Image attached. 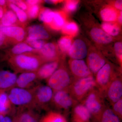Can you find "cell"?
Wrapping results in <instances>:
<instances>
[{"label":"cell","instance_id":"ffe728a7","mask_svg":"<svg viewBox=\"0 0 122 122\" xmlns=\"http://www.w3.org/2000/svg\"><path fill=\"white\" fill-rule=\"evenodd\" d=\"M90 35L94 41L99 44L107 45L114 41L113 38L98 27L92 28L90 32Z\"/></svg>","mask_w":122,"mask_h":122},{"label":"cell","instance_id":"7c38bea8","mask_svg":"<svg viewBox=\"0 0 122 122\" xmlns=\"http://www.w3.org/2000/svg\"><path fill=\"white\" fill-rule=\"evenodd\" d=\"M37 54L44 63L61 59V53L57 45L55 42L46 43Z\"/></svg>","mask_w":122,"mask_h":122},{"label":"cell","instance_id":"836d02e7","mask_svg":"<svg viewBox=\"0 0 122 122\" xmlns=\"http://www.w3.org/2000/svg\"><path fill=\"white\" fill-rule=\"evenodd\" d=\"M41 7V5H38L28 7L26 13L29 20H34L38 17Z\"/></svg>","mask_w":122,"mask_h":122},{"label":"cell","instance_id":"52a82bcc","mask_svg":"<svg viewBox=\"0 0 122 122\" xmlns=\"http://www.w3.org/2000/svg\"><path fill=\"white\" fill-rule=\"evenodd\" d=\"M52 102L57 109L69 111L79 103L74 98L68 90L54 92Z\"/></svg>","mask_w":122,"mask_h":122},{"label":"cell","instance_id":"4316f807","mask_svg":"<svg viewBox=\"0 0 122 122\" xmlns=\"http://www.w3.org/2000/svg\"><path fill=\"white\" fill-rule=\"evenodd\" d=\"M99 119L100 122H120V118L114 113L111 108L107 106Z\"/></svg>","mask_w":122,"mask_h":122},{"label":"cell","instance_id":"9a60e30c","mask_svg":"<svg viewBox=\"0 0 122 122\" xmlns=\"http://www.w3.org/2000/svg\"><path fill=\"white\" fill-rule=\"evenodd\" d=\"M62 62L60 59L44 63L36 71L38 79H48L59 68Z\"/></svg>","mask_w":122,"mask_h":122},{"label":"cell","instance_id":"8992f818","mask_svg":"<svg viewBox=\"0 0 122 122\" xmlns=\"http://www.w3.org/2000/svg\"><path fill=\"white\" fill-rule=\"evenodd\" d=\"M95 75L96 87L103 94L110 83L119 76L113 66L109 62H107Z\"/></svg>","mask_w":122,"mask_h":122},{"label":"cell","instance_id":"5b68a950","mask_svg":"<svg viewBox=\"0 0 122 122\" xmlns=\"http://www.w3.org/2000/svg\"><path fill=\"white\" fill-rule=\"evenodd\" d=\"M96 87L95 78L92 75L74 80L68 90L74 98L80 103L90 92Z\"/></svg>","mask_w":122,"mask_h":122},{"label":"cell","instance_id":"2e32d148","mask_svg":"<svg viewBox=\"0 0 122 122\" xmlns=\"http://www.w3.org/2000/svg\"><path fill=\"white\" fill-rule=\"evenodd\" d=\"M26 38L31 39L44 40L49 39L50 35L46 29L41 25H30L26 29Z\"/></svg>","mask_w":122,"mask_h":122},{"label":"cell","instance_id":"277c9868","mask_svg":"<svg viewBox=\"0 0 122 122\" xmlns=\"http://www.w3.org/2000/svg\"><path fill=\"white\" fill-rule=\"evenodd\" d=\"M9 91L8 97L12 105L20 109L36 107L32 89L28 90L14 87Z\"/></svg>","mask_w":122,"mask_h":122},{"label":"cell","instance_id":"ab89813d","mask_svg":"<svg viewBox=\"0 0 122 122\" xmlns=\"http://www.w3.org/2000/svg\"><path fill=\"white\" fill-rule=\"evenodd\" d=\"M9 45L10 44L7 38L3 33L0 31V48Z\"/></svg>","mask_w":122,"mask_h":122},{"label":"cell","instance_id":"6da1fadb","mask_svg":"<svg viewBox=\"0 0 122 122\" xmlns=\"http://www.w3.org/2000/svg\"><path fill=\"white\" fill-rule=\"evenodd\" d=\"M8 62L11 68L17 73L36 72L44 63L37 54L26 53L10 57Z\"/></svg>","mask_w":122,"mask_h":122},{"label":"cell","instance_id":"7a4b0ae2","mask_svg":"<svg viewBox=\"0 0 122 122\" xmlns=\"http://www.w3.org/2000/svg\"><path fill=\"white\" fill-rule=\"evenodd\" d=\"M46 81L48 86L55 92L68 90L74 79L69 71L62 62L59 68Z\"/></svg>","mask_w":122,"mask_h":122},{"label":"cell","instance_id":"d590c367","mask_svg":"<svg viewBox=\"0 0 122 122\" xmlns=\"http://www.w3.org/2000/svg\"><path fill=\"white\" fill-rule=\"evenodd\" d=\"M111 109L116 115L120 118L122 116V98L111 105Z\"/></svg>","mask_w":122,"mask_h":122},{"label":"cell","instance_id":"d6986e66","mask_svg":"<svg viewBox=\"0 0 122 122\" xmlns=\"http://www.w3.org/2000/svg\"><path fill=\"white\" fill-rule=\"evenodd\" d=\"M37 79L36 72H24L17 77L15 86L28 89L32 86Z\"/></svg>","mask_w":122,"mask_h":122},{"label":"cell","instance_id":"30bf717a","mask_svg":"<svg viewBox=\"0 0 122 122\" xmlns=\"http://www.w3.org/2000/svg\"><path fill=\"white\" fill-rule=\"evenodd\" d=\"M106 99L111 105L122 98V77L118 76L110 83L104 93Z\"/></svg>","mask_w":122,"mask_h":122},{"label":"cell","instance_id":"7bdbcfd3","mask_svg":"<svg viewBox=\"0 0 122 122\" xmlns=\"http://www.w3.org/2000/svg\"><path fill=\"white\" fill-rule=\"evenodd\" d=\"M45 2L51 4H56L58 3L61 2L60 0H45Z\"/></svg>","mask_w":122,"mask_h":122},{"label":"cell","instance_id":"3957f363","mask_svg":"<svg viewBox=\"0 0 122 122\" xmlns=\"http://www.w3.org/2000/svg\"><path fill=\"white\" fill-rule=\"evenodd\" d=\"M103 94L96 87L90 92L80 103L83 104L92 116L100 118L107 105Z\"/></svg>","mask_w":122,"mask_h":122},{"label":"cell","instance_id":"e0dca14e","mask_svg":"<svg viewBox=\"0 0 122 122\" xmlns=\"http://www.w3.org/2000/svg\"><path fill=\"white\" fill-rule=\"evenodd\" d=\"M16 75L7 71H0V91H5L15 87Z\"/></svg>","mask_w":122,"mask_h":122},{"label":"cell","instance_id":"60d3db41","mask_svg":"<svg viewBox=\"0 0 122 122\" xmlns=\"http://www.w3.org/2000/svg\"><path fill=\"white\" fill-rule=\"evenodd\" d=\"M27 6H32L35 5H41L42 2H44V1L38 0H27L24 1Z\"/></svg>","mask_w":122,"mask_h":122},{"label":"cell","instance_id":"d4e9b609","mask_svg":"<svg viewBox=\"0 0 122 122\" xmlns=\"http://www.w3.org/2000/svg\"><path fill=\"white\" fill-rule=\"evenodd\" d=\"M7 5L9 8L15 13L21 25L25 28L28 20L26 12L8 1H7Z\"/></svg>","mask_w":122,"mask_h":122},{"label":"cell","instance_id":"f35d334b","mask_svg":"<svg viewBox=\"0 0 122 122\" xmlns=\"http://www.w3.org/2000/svg\"><path fill=\"white\" fill-rule=\"evenodd\" d=\"M10 2L20 8L21 9L24 11H26L28 8V6L24 1L20 0H8Z\"/></svg>","mask_w":122,"mask_h":122},{"label":"cell","instance_id":"d6a6232c","mask_svg":"<svg viewBox=\"0 0 122 122\" xmlns=\"http://www.w3.org/2000/svg\"><path fill=\"white\" fill-rule=\"evenodd\" d=\"M63 34L71 35H74L77 33L78 28L77 25L74 22L66 23L61 29Z\"/></svg>","mask_w":122,"mask_h":122},{"label":"cell","instance_id":"5bb4252c","mask_svg":"<svg viewBox=\"0 0 122 122\" xmlns=\"http://www.w3.org/2000/svg\"><path fill=\"white\" fill-rule=\"evenodd\" d=\"M106 63L104 58L99 53L95 51L88 53L86 64L92 74L96 75Z\"/></svg>","mask_w":122,"mask_h":122},{"label":"cell","instance_id":"4dcf8cb0","mask_svg":"<svg viewBox=\"0 0 122 122\" xmlns=\"http://www.w3.org/2000/svg\"><path fill=\"white\" fill-rule=\"evenodd\" d=\"M72 43L71 38L69 36H66L61 37L58 40L57 46L62 53H68Z\"/></svg>","mask_w":122,"mask_h":122},{"label":"cell","instance_id":"f546056e","mask_svg":"<svg viewBox=\"0 0 122 122\" xmlns=\"http://www.w3.org/2000/svg\"><path fill=\"white\" fill-rule=\"evenodd\" d=\"M102 28L104 32L112 37L118 36L120 32L118 25L112 22H103L102 24Z\"/></svg>","mask_w":122,"mask_h":122},{"label":"cell","instance_id":"ee69618b","mask_svg":"<svg viewBox=\"0 0 122 122\" xmlns=\"http://www.w3.org/2000/svg\"><path fill=\"white\" fill-rule=\"evenodd\" d=\"M118 22L120 25H122V11H120L118 15L117 19Z\"/></svg>","mask_w":122,"mask_h":122},{"label":"cell","instance_id":"4fadbf2b","mask_svg":"<svg viewBox=\"0 0 122 122\" xmlns=\"http://www.w3.org/2000/svg\"><path fill=\"white\" fill-rule=\"evenodd\" d=\"M88 53L86 43L83 40L78 39L72 43L68 54L71 59H83L87 56Z\"/></svg>","mask_w":122,"mask_h":122},{"label":"cell","instance_id":"e575fe53","mask_svg":"<svg viewBox=\"0 0 122 122\" xmlns=\"http://www.w3.org/2000/svg\"><path fill=\"white\" fill-rule=\"evenodd\" d=\"M24 42L38 52L41 49L44 45L46 43L45 41L37 39H31L26 38Z\"/></svg>","mask_w":122,"mask_h":122},{"label":"cell","instance_id":"484cf974","mask_svg":"<svg viewBox=\"0 0 122 122\" xmlns=\"http://www.w3.org/2000/svg\"><path fill=\"white\" fill-rule=\"evenodd\" d=\"M55 11L48 8L41 7L38 14V19L49 26L52 23Z\"/></svg>","mask_w":122,"mask_h":122},{"label":"cell","instance_id":"603a6c76","mask_svg":"<svg viewBox=\"0 0 122 122\" xmlns=\"http://www.w3.org/2000/svg\"><path fill=\"white\" fill-rule=\"evenodd\" d=\"M100 16L102 20L105 22H112L117 19V11L113 7H106L100 12Z\"/></svg>","mask_w":122,"mask_h":122},{"label":"cell","instance_id":"44dd1931","mask_svg":"<svg viewBox=\"0 0 122 122\" xmlns=\"http://www.w3.org/2000/svg\"><path fill=\"white\" fill-rule=\"evenodd\" d=\"M4 11L1 18L0 24L4 26H9L14 25L21 26L19 22L16 15L11 9L4 8Z\"/></svg>","mask_w":122,"mask_h":122},{"label":"cell","instance_id":"7402d4cb","mask_svg":"<svg viewBox=\"0 0 122 122\" xmlns=\"http://www.w3.org/2000/svg\"><path fill=\"white\" fill-rule=\"evenodd\" d=\"M37 51L23 41L14 45L9 51L8 53L10 57L25 53H33L37 54Z\"/></svg>","mask_w":122,"mask_h":122},{"label":"cell","instance_id":"b9f144b4","mask_svg":"<svg viewBox=\"0 0 122 122\" xmlns=\"http://www.w3.org/2000/svg\"><path fill=\"white\" fill-rule=\"evenodd\" d=\"M122 1L121 0L116 1L114 3V6L116 9L122 11Z\"/></svg>","mask_w":122,"mask_h":122},{"label":"cell","instance_id":"f1b7e54d","mask_svg":"<svg viewBox=\"0 0 122 122\" xmlns=\"http://www.w3.org/2000/svg\"><path fill=\"white\" fill-rule=\"evenodd\" d=\"M11 105L8 94L0 91V114H6L11 109Z\"/></svg>","mask_w":122,"mask_h":122},{"label":"cell","instance_id":"9c48e42d","mask_svg":"<svg viewBox=\"0 0 122 122\" xmlns=\"http://www.w3.org/2000/svg\"><path fill=\"white\" fill-rule=\"evenodd\" d=\"M32 90L34 95L35 106L45 107L52 102L54 91L48 85H38Z\"/></svg>","mask_w":122,"mask_h":122},{"label":"cell","instance_id":"bcb514c9","mask_svg":"<svg viewBox=\"0 0 122 122\" xmlns=\"http://www.w3.org/2000/svg\"><path fill=\"white\" fill-rule=\"evenodd\" d=\"M4 11V9L2 7H0V19L2 18Z\"/></svg>","mask_w":122,"mask_h":122},{"label":"cell","instance_id":"cb8c5ba5","mask_svg":"<svg viewBox=\"0 0 122 122\" xmlns=\"http://www.w3.org/2000/svg\"><path fill=\"white\" fill-rule=\"evenodd\" d=\"M19 111V122H37L36 116L30 108H21Z\"/></svg>","mask_w":122,"mask_h":122},{"label":"cell","instance_id":"1f68e13d","mask_svg":"<svg viewBox=\"0 0 122 122\" xmlns=\"http://www.w3.org/2000/svg\"><path fill=\"white\" fill-rule=\"evenodd\" d=\"M42 122H67L66 119L60 113L55 112H49L44 117Z\"/></svg>","mask_w":122,"mask_h":122},{"label":"cell","instance_id":"ba28073f","mask_svg":"<svg viewBox=\"0 0 122 122\" xmlns=\"http://www.w3.org/2000/svg\"><path fill=\"white\" fill-rule=\"evenodd\" d=\"M0 31L6 36L10 45H15L24 41L27 36L25 28L20 25L5 26L0 24Z\"/></svg>","mask_w":122,"mask_h":122},{"label":"cell","instance_id":"8fae6325","mask_svg":"<svg viewBox=\"0 0 122 122\" xmlns=\"http://www.w3.org/2000/svg\"><path fill=\"white\" fill-rule=\"evenodd\" d=\"M69 66L70 72L74 80L93 75L83 59H71L69 61Z\"/></svg>","mask_w":122,"mask_h":122},{"label":"cell","instance_id":"74e56055","mask_svg":"<svg viewBox=\"0 0 122 122\" xmlns=\"http://www.w3.org/2000/svg\"><path fill=\"white\" fill-rule=\"evenodd\" d=\"M78 4L77 1H67L66 2L65 8L67 11L70 12H74L77 8Z\"/></svg>","mask_w":122,"mask_h":122},{"label":"cell","instance_id":"f6af8a7d","mask_svg":"<svg viewBox=\"0 0 122 122\" xmlns=\"http://www.w3.org/2000/svg\"><path fill=\"white\" fill-rule=\"evenodd\" d=\"M7 5V1L0 0V7H5Z\"/></svg>","mask_w":122,"mask_h":122},{"label":"cell","instance_id":"8d00e7d4","mask_svg":"<svg viewBox=\"0 0 122 122\" xmlns=\"http://www.w3.org/2000/svg\"><path fill=\"white\" fill-rule=\"evenodd\" d=\"M114 49L116 56L119 63L122 65V43L118 41L116 42L114 45Z\"/></svg>","mask_w":122,"mask_h":122},{"label":"cell","instance_id":"ac0fdd59","mask_svg":"<svg viewBox=\"0 0 122 122\" xmlns=\"http://www.w3.org/2000/svg\"><path fill=\"white\" fill-rule=\"evenodd\" d=\"M71 110L74 122H89L92 117L87 108L80 103L75 105Z\"/></svg>","mask_w":122,"mask_h":122},{"label":"cell","instance_id":"83f0119b","mask_svg":"<svg viewBox=\"0 0 122 122\" xmlns=\"http://www.w3.org/2000/svg\"><path fill=\"white\" fill-rule=\"evenodd\" d=\"M64 15L61 11H55L54 17L52 23L49 26L53 30H59L61 29L65 24Z\"/></svg>","mask_w":122,"mask_h":122}]
</instances>
